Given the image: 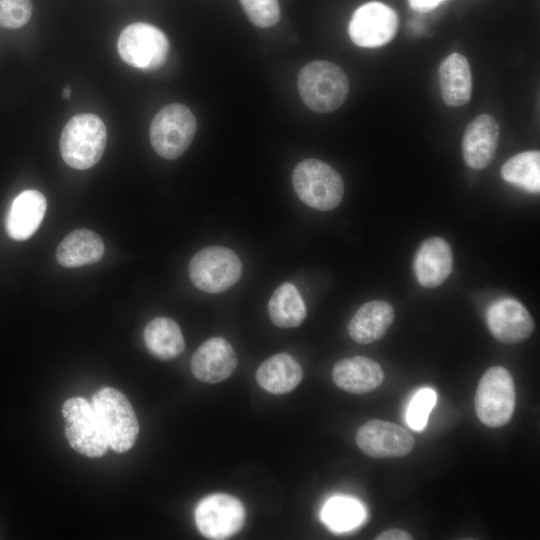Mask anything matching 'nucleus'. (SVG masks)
<instances>
[{
	"instance_id": "nucleus-28",
	"label": "nucleus",
	"mask_w": 540,
	"mask_h": 540,
	"mask_svg": "<svg viewBox=\"0 0 540 540\" xmlns=\"http://www.w3.org/2000/svg\"><path fill=\"white\" fill-rule=\"evenodd\" d=\"M435 402L436 393L432 389L424 388L415 394L407 410V423L413 430L421 431L425 428Z\"/></svg>"
},
{
	"instance_id": "nucleus-24",
	"label": "nucleus",
	"mask_w": 540,
	"mask_h": 540,
	"mask_svg": "<svg viewBox=\"0 0 540 540\" xmlns=\"http://www.w3.org/2000/svg\"><path fill=\"white\" fill-rule=\"evenodd\" d=\"M268 312L276 326L294 328L304 321L306 306L296 286L285 282L273 292L268 303Z\"/></svg>"
},
{
	"instance_id": "nucleus-29",
	"label": "nucleus",
	"mask_w": 540,
	"mask_h": 540,
	"mask_svg": "<svg viewBox=\"0 0 540 540\" xmlns=\"http://www.w3.org/2000/svg\"><path fill=\"white\" fill-rule=\"evenodd\" d=\"M31 0H0V26L16 29L24 26L32 15Z\"/></svg>"
},
{
	"instance_id": "nucleus-3",
	"label": "nucleus",
	"mask_w": 540,
	"mask_h": 540,
	"mask_svg": "<svg viewBox=\"0 0 540 540\" xmlns=\"http://www.w3.org/2000/svg\"><path fill=\"white\" fill-rule=\"evenodd\" d=\"M91 405L109 447L117 453L132 448L138 437L139 423L127 397L115 388L104 387L93 395Z\"/></svg>"
},
{
	"instance_id": "nucleus-18",
	"label": "nucleus",
	"mask_w": 540,
	"mask_h": 540,
	"mask_svg": "<svg viewBox=\"0 0 540 540\" xmlns=\"http://www.w3.org/2000/svg\"><path fill=\"white\" fill-rule=\"evenodd\" d=\"M332 378L340 389L363 394L379 387L384 380L381 366L364 356H353L339 360L333 367Z\"/></svg>"
},
{
	"instance_id": "nucleus-31",
	"label": "nucleus",
	"mask_w": 540,
	"mask_h": 540,
	"mask_svg": "<svg viewBox=\"0 0 540 540\" xmlns=\"http://www.w3.org/2000/svg\"><path fill=\"white\" fill-rule=\"evenodd\" d=\"M445 0H408L409 6L417 12L427 13L438 7Z\"/></svg>"
},
{
	"instance_id": "nucleus-4",
	"label": "nucleus",
	"mask_w": 540,
	"mask_h": 540,
	"mask_svg": "<svg viewBox=\"0 0 540 540\" xmlns=\"http://www.w3.org/2000/svg\"><path fill=\"white\" fill-rule=\"evenodd\" d=\"M292 184L299 199L307 206L330 211L342 201L343 180L329 164L318 159L299 162L292 173Z\"/></svg>"
},
{
	"instance_id": "nucleus-10",
	"label": "nucleus",
	"mask_w": 540,
	"mask_h": 540,
	"mask_svg": "<svg viewBox=\"0 0 540 540\" xmlns=\"http://www.w3.org/2000/svg\"><path fill=\"white\" fill-rule=\"evenodd\" d=\"M245 509L239 499L227 493L204 497L195 510L199 532L208 539H228L237 534L245 523Z\"/></svg>"
},
{
	"instance_id": "nucleus-26",
	"label": "nucleus",
	"mask_w": 540,
	"mask_h": 540,
	"mask_svg": "<svg viewBox=\"0 0 540 540\" xmlns=\"http://www.w3.org/2000/svg\"><path fill=\"white\" fill-rule=\"evenodd\" d=\"M324 522L335 531H346L358 526L364 518L363 507L348 497L331 498L322 511Z\"/></svg>"
},
{
	"instance_id": "nucleus-1",
	"label": "nucleus",
	"mask_w": 540,
	"mask_h": 540,
	"mask_svg": "<svg viewBox=\"0 0 540 540\" xmlns=\"http://www.w3.org/2000/svg\"><path fill=\"white\" fill-rule=\"evenodd\" d=\"M298 90L305 105L319 113L338 109L346 100L349 81L333 62L316 60L306 64L298 75Z\"/></svg>"
},
{
	"instance_id": "nucleus-22",
	"label": "nucleus",
	"mask_w": 540,
	"mask_h": 540,
	"mask_svg": "<svg viewBox=\"0 0 540 540\" xmlns=\"http://www.w3.org/2000/svg\"><path fill=\"white\" fill-rule=\"evenodd\" d=\"M104 254L101 237L88 229L69 233L56 250V259L63 267L73 268L98 262Z\"/></svg>"
},
{
	"instance_id": "nucleus-15",
	"label": "nucleus",
	"mask_w": 540,
	"mask_h": 540,
	"mask_svg": "<svg viewBox=\"0 0 540 540\" xmlns=\"http://www.w3.org/2000/svg\"><path fill=\"white\" fill-rule=\"evenodd\" d=\"M499 139V124L488 114L472 120L465 129L462 153L466 164L475 170L488 167L493 161Z\"/></svg>"
},
{
	"instance_id": "nucleus-9",
	"label": "nucleus",
	"mask_w": 540,
	"mask_h": 540,
	"mask_svg": "<svg viewBox=\"0 0 540 540\" xmlns=\"http://www.w3.org/2000/svg\"><path fill=\"white\" fill-rule=\"evenodd\" d=\"M65 435L78 453L97 458L109 447L107 437L90 402L82 397L67 399L62 406Z\"/></svg>"
},
{
	"instance_id": "nucleus-8",
	"label": "nucleus",
	"mask_w": 540,
	"mask_h": 540,
	"mask_svg": "<svg viewBox=\"0 0 540 540\" xmlns=\"http://www.w3.org/2000/svg\"><path fill=\"white\" fill-rule=\"evenodd\" d=\"M117 49L121 59L128 65L152 71L165 63L169 41L159 28L149 23L136 22L121 31Z\"/></svg>"
},
{
	"instance_id": "nucleus-11",
	"label": "nucleus",
	"mask_w": 540,
	"mask_h": 540,
	"mask_svg": "<svg viewBox=\"0 0 540 540\" xmlns=\"http://www.w3.org/2000/svg\"><path fill=\"white\" fill-rule=\"evenodd\" d=\"M398 24V15L391 7L382 2L371 1L355 10L348 32L357 46L375 48L394 38Z\"/></svg>"
},
{
	"instance_id": "nucleus-6",
	"label": "nucleus",
	"mask_w": 540,
	"mask_h": 540,
	"mask_svg": "<svg viewBox=\"0 0 540 540\" xmlns=\"http://www.w3.org/2000/svg\"><path fill=\"white\" fill-rule=\"evenodd\" d=\"M196 127L195 116L187 106L169 104L155 115L150 124L151 145L162 158L176 159L192 143Z\"/></svg>"
},
{
	"instance_id": "nucleus-23",
	"label": "nucleus",
	"mask_w": 540,
	"mask_h": 540,
	"mask_svg": "<svg viewBox=\"0 0 540 540\" xmlns=\"http://www.w3.org/2000/svg\"><path fill=\"white\" fill-rule=\"evenodd\" d=\"M143 338L148 351L160 360L176 358L185 348L180 327L167 317L151 320L144 329Z\"/></svg>"
},
{
	"instance_id": "nucleus-27",
	"label": "nucleus",
	"mask_w": 540,
	"mask_h": 540,
	"mask_svg": "<svg viewBox=\"0 0 540 540\" xmlns=\"http://www.w3.org/2000/svg\"><path fill=\"white\" fill-rule=\"evenodd\" d=\"M240 3L249 20L257 27H271L279 21L278 0H240Z\"/></svg>"
},
{
	"instance_id": "nucleus-14",
	"label": "nucleus",
	"mask_w": 540,
	"mask_h": 540,
	"mask_svg": "<svg viewBox=\"0 0 540 540\" xmlns=\"http://www.w3.org/2000/svg\"><path fill=\"white\" fill-rule=\"evenodd\" d=\"M237 364V355L231 344L222 337H212L195 351L190 367L198 380L217 383L227 379Z\"/></svg>"
},
{
	"instance_id": "nucleus-32",
	"label": "nucleus",
	"mask_w": 540,
	"mask_h": 540,
	"mask_svg": "<svg viewBox=\"0 0 540 540\" xmlns=\"http://www.w3.org/2000/svg\"><path fill=\"white\" fill-rule=\"evenodd\" d=\"M70 93H71V90H70V87L69 86H66L64 89H63V98H69L70 97Z\"/></svg>"
},
{
	"instance_id": "nucleus-30",
	"label": "nucleus",
	"mask_w": 540,
	"mask_h": 540,
	"mask_svg": "<svg viewBox=\"0 0 540 540\" xmlns=\"http://www.w3.org/2000/svg\"><path fill=\"white\" fill-rule=\"evenodd\" d=\"M375 539L377 540H412V535L399 528H391L379 533Z\"/></svg>"
},
{
	"instance_id": "nucleus-16",
	"label": "nucleus",
	"mask_w": 540,
	"mask_h": 540,
	"mask_svg": "<svg viewBox=\"0 0 540 540\" xmlns=\"http://www.w3.org/2000/svg\"><path fill=\"white\" fill-rule=\"evenodd\" d=\"M452 269V250L443 238L430 237L420 245L414 258V272L423 287L439 286L449 277Z\"/></svg>"
},
{
	"instance_id": "nucleus-2",
	"label": "nucleus",
	"mask_w": 540,
	"mask_h": 540,
	"mask_svg": "<svg viewBox=\"0 0 540 540\" xmlns=\"http://www.w3.org/2000/svg\"><path fill=\"white\" fill-rule=\"evenodd\" d=\"M106 142L107 131L102 119L91 113L78 114L62 130L60 153L68 166L84 170L100 161Z\"/></svg>"
},
{
	"instance_id": "nucleus-7",
	"label": "nucleus",
	"mask_w": 540,
	"mask_h": 540,
	"mask_svg": "<svg viewBox=\"0 0 540 540\" xmlns=\"http://www.w3.org/2000/svg\"><path fill=\"white\" fill-rule=\"evenodd\" d=\"M188 272L196 288L216 294L231 288L240 279L242 263L233 250L223 246H209L194 254Z\"/></svg>"
},
{
	"instance_id": "nucleus-12",
	"label": "nucleus",
	"mask_w": 540,
	"mask_h": 540,
	"mask_svg": "<svg viewBox=\"0 0 540 540\" xmlns=\"http://www.w3.org/2000/svg\"><path fill=\"white\" fill-rule=\"evenodd\" d=\"M360 450L372 458H398L409 454L415 444L413 436L393 422L372 419L356 433Z\"/></svg>"
},
{
	"instance_id": "nucleus-21",
	"label": "nucleus",
	"mask_w": 540,
	"mask_h": 540,
	"mask_svg": "<svg viewBox=\"0 0 540 540\" xmlns=\"http://www.w3.org/2000/svg\"><path fill=\"white\" fill-rule=\"evenodd\" d=\"M441 96L450 107L469 102L472 94V75L468 60L459 53L450 54L440 65Z\"/></svg>"
},
{
	"instance_id": "nucleus-19",
	"label": "nucleus",
	"mask_w": 540,
	"mask_h": 540,
	"mask_svg": "<svg viewBox=\"0 0 540 540\" xmlns=\"http://www.w3.org/2000/svg\"><path fill=\"white\" fill-rule=\"evenodd\" d=\"M394 320V309L384 300L363 304L348 324L350 337L360 344H370L381 339Z\"/></svg>"
},
{
	"instance_id": "nucleus-25",
	"label": "nucleus",
	"mask_w": 540,
	"mask_h": 540,
	"mask_svg": "<svg viewBox=\"0 0 540 540\" xmlns=\"http://www.w3.org/2000/svg\"><path fill=\"white\" fill-rule=\"evenodd\" d=\"M501 177L527 192L540 191V152L525 151L509 158L501 167Z\"/></svg>"
},
{
	"instance_id": "nucleus-5",
	"label": "nucleus",
	"mask_w": 540,
	"mask_h": 540,
	"mask_svg": "<svg viewBox=\"0 0 540 540\" xmlns=\"http://www.w3.org/2000/svg\"><path fill=\"white\" fill-rule=\"evenodd\" d=\"M515 386L511 373L504 367L493 366L481 377L475 394V412L486 426L506 425L514 412Z\"/></svg>"
},
{
	"instance_id": "nucleus-20",
	"label": "nucleus",
	"mask_w": 540,
	"mask_h": 540,
	"mask_svg": "<svg viewBox=\"0 0 540 540\" xmlns=\"http://www.w3.org/2000/svg\"><path fill=\"white\" fill-rule=\"evenodd\" d=\"M303 378L299 362L288 353L275 354L258 367L256 380L265 391L281 395L294 390Z\"/></svg>"
},
{
	"instance_id": "nucleus-17",
	"label": "nucleus",
	"mask_w": 540,
	"mask_h": 540,
	"mask_svg": "<svg viewBox=\"0 0 540 540\" xmlns=\"http://www.w3.org/2000/svg\"><path fill=\"white\" fill-rule=\"evenodd\" d=\"M46 208V198L38 190L29 189L18 194L5 220L8 235L17 241L29 239L40 226Z\"/></svg>"
},
{
	"instance_id": "nucleus-13",
	"label": "nucleus",
	"mask_w": 540,
	"mask_h": 540,
	"mask_svg": "<svg viewBox=\"0 0 540 540\" xmlns=\"http://www.w3.org/2000/svg\"><path fill=\"white\" fill-rule=\"evenodd\" d=\"M487 325L492 335L503 343H518L527 339L535 324L528 310L517 300L502 298L487 309Z\"/></svg>"
}]
</instances>
